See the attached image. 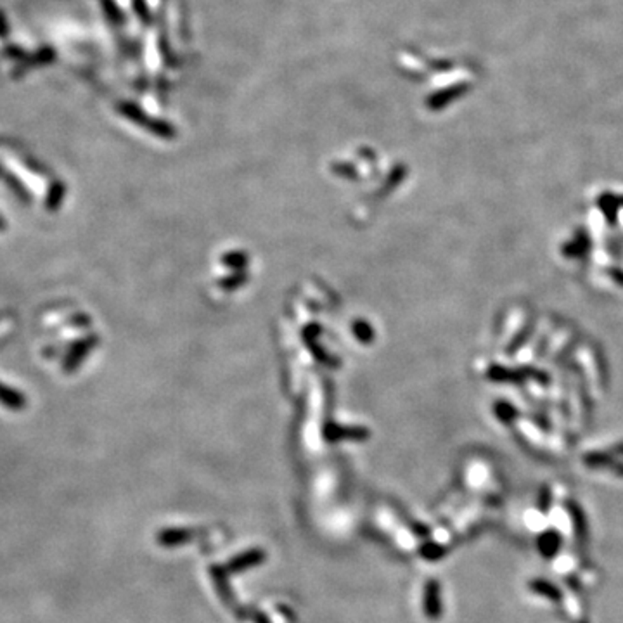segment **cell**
I'll return each mask as SVG.
<instances>
[{"instance_id":"obj_1","label":"cell","mask_w":623,"mask_h":623,"mask_svg":"<svg viewBox=\"0 0 623 623\" xmlns=\"http://www.w3.org/2000/svg\"><path fill=\"white\" fill-rule=\"evenodd\" d=\"M490 378L496 379V381H513V383H520V381H525V379H537V381H542V383H547V381H549L546 372H540L537 371V369L530 367L516 369V371H507V369L496 367L490 372Z\"/></svg>"},{"instance_id":"obj_2","label":"cell","mask_w":623,"mask_h":623,"mask_svg":"<svg viewBox=\"0 0 623 623\" xmlns=\"http://www.w3.org/2000/svg\"><path fill=\"white\" fill-rule=\"evenodd\" d=\"M608 273H609V277H611L613 281L616 282V284L623 286V270H620V269H609V270H608Z\"/></svg>"}]
</instances>
